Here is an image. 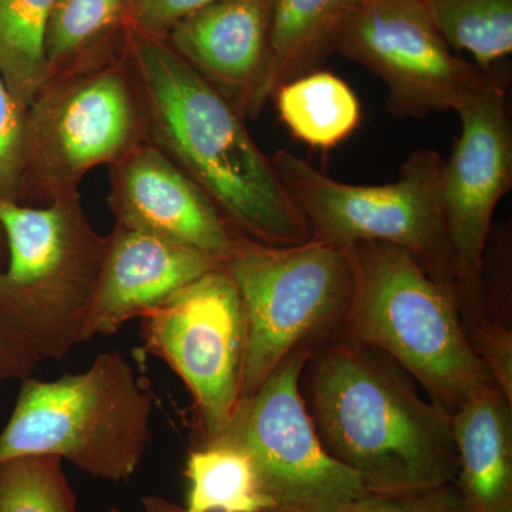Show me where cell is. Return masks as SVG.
Instances as JSON below:
<instances>
[{
    "label": "cell",
    "instance_id": "cell-1",
    "mask_svg": "<svg viewBox=\"0 0 512 512\" xmlns=\"http://www.w3.org/2000/svg\"><path fill=\"white\" fill-rule=\"evenodd\" d=\"M148 113V137L245 237L271 247L311 241L272 157L245 117L163 37L126 29Z\"/></svg>",
    "mask_w": 512,
    "mask_h": 512
},
{
    "label": "cell",
    "instance_id": "cell-2",
    "mask_svg": "<svg viewBox=\"0 0 512 512\" xmlns=\"http://www.w3.org/2000/svg\"><path fill=\"white\" fill-rule=\"evenodd\" d=\"M301 390L323 447L367 493L456 480L450 414L379 350L345 338L323 343L306 362Z\"/></svg>",
    "mask_w": 512,
    "mask_h": 512
},
{
    "label": "cell",
    "instance_id": "cell-3",
    "mask_svg": "<svg viewBox=\"0 0 512 512\" xmlns=\"http://www.w3.org/2000/svg\"><path fill=\"white\" fill-rule=\"evenodd\" d=\"M346 252L355 284L339 338L390 357L450 416L494 383L468 338L456 286L431 278L394 245L366 242Z\"/></svg>",
    "mask_w": 512,
    "mask_h": 512
},
{
    "label": "cell",
    "instance_id": "cell-4",
    "mask_svg": "<svg viewBox=\"0 0 512 512\" xmlns=\"http://www.w3.org/2000/svg\"><path fill=\"white\" fill-rule=\"evenodd\" d=\"M153 397L120 350L53 382L23 380L0 433V463L55 456L100 480L127 481L151 440Z\"/></svg>",
    "mask_w": 512,
    "mask_h": 512
},
{
    "label": "cell",
    "instance_id": "cell-5",
    "mask_svg": "<svg viewBox=\"0 0 512 512\" xmlns=\"http://www.w3.org/2000/svg\"><path fill=\"white\" fill-rule=\"evenodd\" d=\"M8 265L0 311L42 359L63 360L86 342L107 237L90 224L79 195L32 208L0 198Z\"/></svg>",
    "mask_w": 512,
    "mask_h": 512
},
{
    "label": "cell",
    "instance_id": "cell-6",
    "mask_svg": "<svg viewBox=\"0 0 512 512\" xmlns=\"http://www.w3.org/2000/svg\"><path fill=\"white\" fill-rule=\"evenodd\" d=\"M221 265L244 312L241 400L296 350L339 338L355 284L348 252L313 239L271 247L241 234Z\"/></svg>",
    "mask_w": 512,
    "mask_h": 512
},
{
    "label": "cell",
    "instance_id": "cell-7",
    "mask_svg": "<svg viewBox=\"0 0 512 512\" xmlns=\"http://www.w3.org/2000/svg\"><path fill=\"white\" fill-rule=\"evenodd\" d=\"M147 137L146 94L126 46L55 77L28 107L22 197L33 192L50 202L79 195L90 171L117 163Z\"/></svg>",
    "mask_w": 512,
    "mask_h": 512
},
{
    "label": "cell",
    "instance_id": "cell-8",
    "mask_svg": "<svg viewBox=\"0 0 512 512\" xmlns=\"http://www.w3.org/2000/svg\"><path fill=\"white\" fill-rule=\"evenodd\" d=\"M272 161L313 241L342 251L366 242L394 245L409 252L431 278L457 288L440 200L444 160L436 151H414L399 178L386 185L340 183L285 148Z\"/></svg>",
    "mask_w": 512,
    "mask_h": 512
},
{
    "label": "cell",
    "instance_id": "cell-9",
    "mask_svg": "<svg viewBox=\"0 0 512 512\" xmlns=\"http://www.w3.org/2000/svg\"><path fill=\"white\" fill-rule=\"evenodd\" d=\"M312 352L299 349L285 359L211 441L247 454L272 512H348L367 493L325 450L306 407L301 376Z\"/></svg>",
    "mask_w": 512,
    "mask_h": 512
},
{
    "label": "cell",
    "instance_id": "cell-10",
    "mask_svg": "<svg viewBox=\"0 0 512 512\" xmlns=\"http://www.w3.org/2000/svg\"><path fill=\"white\" fill-rule=\"evenodd\" d=\"M141 319V339L190 390L197 446L227 429L241 402L245 320L237 285L221 264Z\"/></svg>",
    "mask_w": 512,
    "mask_h": 512
},
{
    "label": "cell",
    "instance_id": "cell-11",
    "mask_svg": "<svg viewBox=\"0 0 512 512\" xmlns=\"http://www.w3.org/2000/svg\"><path fill=\"white\" fill-rule=\"evenodd\" d=\"M335 53L386 84V109L400 119L456 111L491 73L454 55L426 0H362Z\"/></svg>",
    "mask_w": 512,
    "mask_h": 512
},
{
    "label": "cell",
    "instance_id": "cell-12",
    "mask_svg": "<svg viewBox=\"0 0 512 512\" xmlns=\"http://www.w3.org/2000/svg\"><path fill=\"white\" fill-rule=\"evenodd\" d=\"M460 134L443 161L440 200L456 259L463 318L487 312L485 251L495 208L512 188V123L504 80L490 73L457 107Z\"/></svg>",
    "mask_w": 512,
    "mask_h": 512
},
{
    "label": "cell",
    "instance_id": "cell-13",
    "mask_svg": "<svg viewBox=\"0 0 512 512\" xmlns=\"http://www.w3.org/2000/svg\"><path fill=\"white\" fill-rule=\"evenodd\" d=\"M107 197L116 224L198 249L222 262L241 232L150 141L110 165Z\"/></svg>",
    "mask_w": 512,
    "mask_h": 512
},
{
    "label": "cell",
    "instance_id": "cell-14",
    "mask_svg": "<svg viewBox=\"0 0 512 512\" xmlns=\"http://www.w3.org/2000/svg\"><path fill=\"white\" fill-rule=\"evenodd\" d=\"M221 262L198 249L114 225L107 235L99 285L86 326V342L114 335L128 320L143 318L173 293Z\"/></svg>",
    "mask_w": 512,
    "mask_h": 512
},
{
    "label": "cell",
    "instance_id": "cell-15",
    "mask_svg": "<svg viewBox=\"0 0 512 512\" xmlns=\"http://www.w3.org/2000/svg\"><path fill=\"white\" fill-rule=\"evenodd\" d=\"M272 5L274 0H221L181 19L164 37L242 116L264 73Z\"/></svg>",
    "mask_w": 512,
    "mask_h": 512
},
{
    "label": "cell",
    "instance_id": "cell-16",
    "mask_svg": "<svg viewBox=\"0 0 512 512\" xmlns=\"http://www.w3.org/2000/svg\"><path fill=\"white\" fill-rule=\"evenodd\" d=\"M454 480L470 512H512V403L488 384L451 416Z\"/></svg>",
    "mask_w": 512,
    "mask_h": 512
},
{
    "label": "cell",
    "instance_id": "cell-17",
    "mask_svg": "<svg viewBox=\"0 0 512 512\" xmlns=\"http://www.w3.org/2000/svg\"><path fill=\"white\" fill-rule=\"evenodd\" d=\"M360 2L274 0L265 69L245 106V119H256L281 84L323 66Z\"/></svg>",
    "mask_w": 512,
    "mask_h": 512
},
{
    "label": "cell",
    "instance_id": "cell-18",
    "mask_svg": "<svg viewBox=\"0 0 512 512\" xmlns=\"http://www.w3.org/2000/svg\"><path fill=\"white\" fill-rule=\"evenodd\" d=\"M131 0H55L46 23L47 82L123 52ZM46 84V83H45Z\"/></svg>",
    "mask_w": 512,
    "mask_h": 512
},
{
    "label": "cell",
    "instance_id": "cell-19",
    "mask_svg": "<svg viewBox=\"0 0 512 512\" xmlns=\"http://www.w3.org/2000/svg\"><path fill=\"white\" fill-rule=\"evenodd\" d=\"M271 100L292 136L319 150L339 146L362 120L360 101L352 87L326 70L281 84Z\"/></svg>",
    "mask_w": 512,
    "mask_h": 512
},
{
    "label": "cell",
    "instance_id": "cell-20",
    "mask_svg": "<svg viewBox=\"0 0 512 512\" xmlns=\"http://www.w3.org/2000/svg\"><path fill=\"white\" fill-rule=\"evenodd\" d=\"M190 491L174 512H272L247 454L225 444L195 446L184 471Z\"/></svg>",
    "mask_w": 512,
    "mask_h": 512
},
{
    "label": "cell",
    "instance_id": "cell-21",
    "mask_svg": "<svg viewBox=\"0 0 512 512\" xmlns=\"http://www.w3.org/2000/svg\"><path fill=\"white\" fill-rule=\"evenodd\" d=\"M55 0H0V76L29 107L47 82L46 23Z\"/></svg>",
    "mask_w": 512,
    "mask_h": 512
},
{
    "label": "cell",
    "instance_id": "cell-22",
    "mask_svg": "<svg viewBox=\"0 0 512 512\" xmlns=\"http://www.w3.org/2000/svg\"><path fill=\"white\" fill-rule=\"evenodd\" d=\"M447 45L493 72L512 53V0H426Z\"/></svg>",
    "mask_w": 512,
    "mask_h": 512
},
{
    "label": "cell",
    "instance_id": "cell-23",
    "mask_svg": "<svg viewBox=\"0 0 512 512\" xmlns=\"http://www.w3.org/2000/svg\"><path fill=\"white\" fill-rule=\"evenodd\" d=\"M62 458L23 456L0 463V512H77Z\"/></svg>",
    "mask_w": 512,
    "mask_h": 512
},
{
    "label": "cell",
    "instance_id": "cell-24",
    "mask_svg": "<svg viewBox=\"0 0 512 512\" xmlns=\"http://www.w3.org/2000/svg\"><path fill=\"white\" fill-rule=\"evenodd\" d=\"M28 107L8 89L0 76V198L19 202L25 171Z\"/></svg>",
    "mask_w": 512,
    "mask_h": 512
},
{
    "label": "cell",
    "instance_id": "cell-25",
    "mask_svg": "<svg viewBox=\"0 0 512 512\" xmlns=\"http://www.w3.org/2000/svg\"><path fill=\"white\" fill-rule=\"evenodd\" d=\"M348 512H470L454 481L399 493H366Z\"/></svg>",
    "mask_w": 512,
    "mask_h": 512
},
{
    "label": "cell",
    "instance_id": "cell-26",
    "mask_svg": "<svg viewBox=\"0 0 512 512\" xmlns=\"http://www.w3.org/2000/svg\"><path fill=\"white\" fill-rule=\"evenodd\" d=\"M471 345L493 382L512 403V330L507 323L491 319L487 313L463 320Z\"/></svg>",
    "mask_w": 512,
    "mask_h": 512
},
{
    "label": "cell",
    "instance_id": "cell-27",
    "mask_svg": "<svg viewBox=\"0 0 512 512\" xmlns=\"http://www.w3.org/2000/svg\"><path fill=\"white\" fill-rule=\"evenodd\" d=\"M221 0H131L127 28L164 37L175 23Z\"/></svg>",
    "mask_w": 512,
    "mask_h": 512
},
{
    "label": "cell",
    "instance_id": "cell-28",
    "mask_svg": "<svg viewBox=\"0 0 512 512\" xmlns=\"http://www.w3.org/2000/svg\"><path fill=\"white\" fill-rule=\"evenodd\" d=\"M42 360L29 339L0 311V382L29 379Z\"/></svg>",
    "mask_w": 512,
    "mask_h": 512
},
{
    "label": "cell",
    "instance_id": "cell-29",
    "mask_svg": "<svg viewBox=\"0 0 512 512\" xmlns=\"http://www.w3.org/2000/svg\"><path fill=\"white\" fill-rule=\"evenodd\" d=\"M144 508H146V512H174L173 504L154 497L144 500Z\"/></svg>",
    "mask_w": 512,
    "mask_h": 512
},
{
    "label": "cell",
    "instance_id": "cell-30",
    "mask_svg": "<svg viewBox=\"0 0 512 512\" xmlns=\"http://www.w3.org/2000/svg\"><path fill=\"white\" fill-rule=\"evenodd\" d=\"M8 265V244H6L5 231L0 225V272L5 271Z\"/></svg>",
    "mask_w": 512,
    "mask_h": 512
},
{
    "label": "cell",
    "instance_id": "cell-31",
    "mask_svg": "<svg viewBox=\"0 0 512 512\" xmlns=\"http://www.w3.org/2000/svg\"><path fill=\"white\" fill-rule=\"evenodd\" d=\"M111 512H117V511H111Z\"/></svg>",
    "mask_w": 512,
    "mask_h": 512
}]
</instances>
